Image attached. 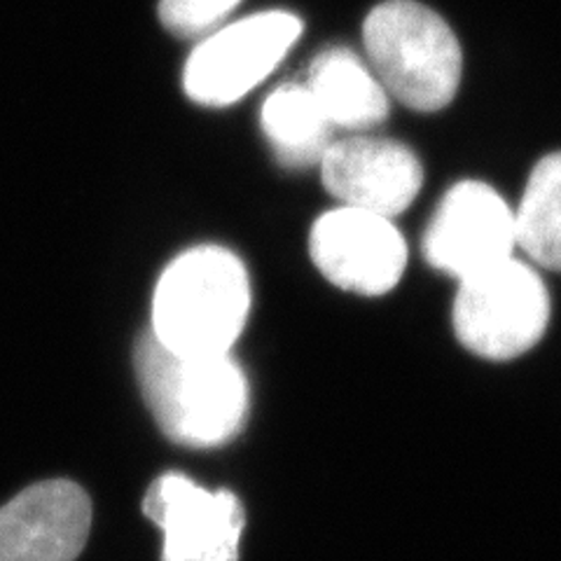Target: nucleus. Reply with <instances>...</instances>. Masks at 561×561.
Here are the masks:
<instances>
[{
    "label": "nucleus",
    "mask_w": 561,
    "mask_h": 561,
    "mask_svg": "<svg viewBox=\"0 0 561 561\" xmlns=\"http://www.w3.org/2000/svg\"><path fill=\"white\" fill-rule=\"evenodd\" d=\"M517 245L538 267L561 272V152L534 167L515 210Z\"/></svg>",
    "instance_id": "13"
},
{
    "label": "nucleus",
    "mask_w": 561,
    "mask_h": 561,
    "mask_svg": "<svg viewBox=\"0 0 561 561\" xmlns=\"http://www.w3.org/2000/svg\"><path fill=\"white\" fill-rule=\"evenodd\" d=\"M134 365L154 421L175 445L220 447L243 431L251 393L230 354H175L146 332L136 342Z\"/></svg>",
    "instance_id": "1"
},
{
    "label": "nucleus",
    "mask_w": 561,
    "mask_h": 561,
    "mask_svg": "<svg viewBox=\"0 0 561 561\" xmlns=\"http://www.w3.org/2000/svg\"><path fill=\"white\" fill-rule=\"evenodd\" d=\"M300 33V16L284 10L251 14L216 31L185 66L187 96L210 108L243 99L286 59Z\"/></svg>",
    "instance_id": "5"
},
{
    "label": "nucleus",
    "mask_w": 561,
    "mask_h": 561,
    "mask_svg": "<svg viewBox=\"0 0 561 561\" xmlns=\"http://www.w3.org/2000/svg\"><path fill=\"white\" fill-rule=\"evenodd\" d=\"M515 249V210L480 181L447 190L424 234L428 265L459 280L513 257Z\"/></svg>",
    "instance_id": "6"
},
{
    "label": "nucleus",
    "mask_w": 561,
    "mask_h": 561,
    "mask_svg": "<svg viewBox=\"0 0 561 561\" xmlns=\"http://www.w3.org/2000/svg\"><path fill=\"white\" fill-rule=\"evenodd\" d=\"M367 61L383 90L419 113L443 111L459 90L463 55L440 14L416 0H386L363 24Z\"/></svg>",
    "instance_id": "3"
},
{
    "label": "nucleus",
    "mask_w": 561,
    "mask_h": 561,
    "mask_svg": "<svg viewBox=\"0 0 561 561\" xmlns=\"http://www.w3.org/2000/svg\"><path fill=\"white\" fill-rule=\"evenodd\" d=\"M323 185L342 206L393 218L419 195L424 167L391 138L351 136L330 144L321 160Z\"/></svg>",
    "instance_id": "9"
},
{
    "label": "nucleus",
    "mask_w": 561,
    "mask_h": 561,
    "mask_svg": "<svg viewBox=\"0 0 561 561\" xmlns=\"http://www.w3.org/2000/svg\"><path fill=\"white\" fill-rule=\"evenodd\" d=\"M92 526V503L68 480L24 489L0 507V561H76Z\"/></svg>",
    "instance_id": "10"
},
{
    "label": "nucleus",
    "mask_w": 561,
    "mask_h": 561,
    "mask_svg": "<svg viewBox=\"0 0 561 561\" xmlns=\"http://www.w3.org/2000/svg\"><path fill=\"white\" fill-rule=\"evenodd\" d=\"M251 311L243 262L222 245H197L157 280L152 335L175 354H230Z\"/></svg>",
    "instance_id": "2"
},
{
    "label": "nucleus",
    "mask_w": 561,
    "mask_h": 561,
    "mask_svg": "<svg viewBox=\"0 0 561 561\" xmlns=\"http://www.w3.org/2000/svg\"><path fill=\"white\" fill-rule=\"evenodd\" d=\"M260 119L280 164L290 169L321 164L332 125L307 84H280L262 105Z\"/></svg>",
    "instance_id": "12"
},
{
    "label": "nucleus",
    "mask_w": 561,
    "mask_h": 561,
    "mask_svg": "<svg viewBox=\"0 0 561 561\" xmlns=\"http://www.w3.org/2000/svg\"><path fill=\"white\" fill-rule=\"evenodd\" d=\"M309 92L332 127L367 131L389 117V92L356 51L323 49L309 66Z\"/></svg>",
    "instance_id": "11"
},
{
    "label": "nucleus",
    "mask_w": 561,
    "mask_h": 561,
    "mask_svg": "<svg viewBox=\"0 0 561 561\" xmlns=\"http://www.w3.org/2000/svg\"><path fill=\"white\" fill-rule=\"evenodd\" d=\"M144 511L164 531L162 561H239L245 517L230 491L167 472L150 484Z\"/></svg>",
    "instance_id": "8"
},
{
    "label": "nucleus",
    "mask_w": 561,
    "mask_h": 561,
    "mask_svg": "<svg viewBox=\"0 0 561 561\" xmlns=\"http://www.w3.org/2000/svg\"><path fill=\"white\" fill-rule=\"evenodd\" d=\"M241 0H160V20L179 38L214 31Z\"/></svg>",
    "instance_id": "14"
},
{
    "label": "nucleus",
    "mask_w": 561,
    "mask_h": 561,
    "mask_svg": "<svg viewBox=\"0 0 561 561\" xmlns=\"http://www.w3.org/2000/svg\"><path fill=\"white\" fill-rule=\"evenodd\" d=\"M454 332L472 354L513 360L531 351L550 323V293L534 267L507 257L459 280Z\"/></svg>",
    "instance_id": "4"
},
{
    "label": "nucleus",
    "mask_w": 561,
    "mask_h": 561,
    "mask_svg": "<svg viewBox=\"0 0 561 561\" xmlns=\"http://www.w3.org/2000/svg\"><path fill=\"white\" fill-rule=\"evenodd\" d=\"M309 253L332 286L365 297L393 290L408 265V243L393 220L351 206L313 222Z\"/></svg>",
    "instance_id": "7"
}]
</instances>
